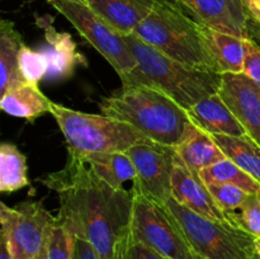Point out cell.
Listing matches in <instances>:
<instances>
[{"mask_svg": "<svg viewBox=\"0 0 260 259\" xmlns=\"http://www.w3.org/2000/svg\"><path fill=\"white\" fill-rule=\"evenodd\" d=\"M41 182L58 195V222L75 238L89 241L99 259H113L117 244L131 225L132 190L109 185L70 151L65 167Z\"/></svg>", "mask_w": 260, "mask_h": 259, "instance_id": "obj_1", "label": "cell"}, {"mask_svg": "<svg viewBox=\"0 0 260 259\" xmlns=\"http://www.w3.org/2000/svg\"><path fill=\"white\" fill-rule=\"evenodd\" d=\"M124 38L137 66L122 76V85H146L159 89L185 111L220 90L221 73L190 68L168 57L140 40L135 33Z\"/></svg>", "mask_w": 260, "mask_h": 259, "instance_id": "obj_2", "label": "cell"}, {"mask_svg": "<svg viewBox=\"0 0 260 259\" xmlns=\"http://www.w3.org/2000/svg\"><path fill=\"white\" fill-rule=\"evenodd\" d=\"M134 33L168 57L190 68L221 73L208 28L173 0H156L151 13Z\"/></svg>", "mask_w": 260, "mask_h": 259, "instance_id": "obj_3", "label": "cell"}, {"mask_svg": "<svg viewBox=\"0 0 260 259\" xmlns=\"http://www.w3.org/2000/svg\"><path fill=\"white\" fill-rule=\"evenodd\" d=\"M102 114L126 122L157 144L177 146L192 123L188 112L169 95L146 85H122L99 106Z\"/></svg>", "mask_w": 260, "mask_h": 259, "instance_id": "obj_4", "label": "cell"}, {"mask_svg": "<svg viewBox=\"0 0 260 259\" xmlns=\"http://www.w3.org/2000/svg\"><path fill=\"white\" fill-rule=\"evenodd\" d=\"M50 113L74 154L126 152L134 145L151 141L131 124L104 114L79 112L53 102Z\"/></svg>", "mask_w": 260, "mask_h": 259, "instance_id": "obj_5", "label": "cell"}, {"mask_svg": "<svg viewBox=\"0 0 260 259\" xmlns=\"http://www.w3.org/2000/svg\"><path fill=\"white\" fill-rule=\"evenodd\" d=\"M167 206L179 222L192 251L205 259H254L255 238L231 221L193 212L170 198Z\"/></svg>", "mask_w": 260, "mask_h": 259, "instance_id": "obj_6", "label": "cell"}, {"mask_svg": "<svg viewBox=\"0 0 260 259\" xmlns=\"http://www.w3.org/2000/svg\"><path fill=\"white\" fill-rule=\"evenodd\" d=\"M132 236L172 259H189V244L167 203L157 202L139 189H132Z\"/></svg>", "mask_w": 260, "mask_h": 259, "instance_id": "obj_7", "label": "cell"}, {"mask_svg": "<svg viewBox=\"0 0 260 259\" xmlns=\"http://www.w3.org/2000/svg\"><path fill=\"white\" fill-rule=\"evenodd\" d=\"M51 7L63 15L79 33L108 61L119 78L131 73L136 60L126 42L107 20L94 12L88 3L75 0H47Z\"/></svg>", "mask_w": 260, "mask_h": 259, "instance_id": "obj_8", "label": "cell"}, {"mask_svg": "<svg viewBox=\"0 0 260 259\" xmlns=\"http://www.w3.org/2000/svg\"><path fill=\"white\" fill-rule=\"evenodd\" d=\"M57 221L41 202L24 201L14 207L0 203V225L13 259H33L47 243Z\"/></svg>", "mask_w": 260, "mask_h": 259, "instance_id": "obj_9", "label": "cell"}, {"mask_svg": "<svg viewBox=\"0 0 260 259\" xmlns=\"http://www.w3.org/2000/svg\"><path fill=\"white\" fill-rule=\"evenodd\" d=\"M126 152L134 161L137 172V180L132 189H139L157 202L167 203L173 197L174 147L146 141L134 145Z\"/></svg>", "mask_w": 260, "mask_h": 259, "instance_id": "obj_10", "label": "cell"}, {"mask_svg": "<svg viewBox=\"0 0 260 259\" xmlns=\"http://www.w3.org/2000/svg\"><path fill=\"white\" fill-rule=\"evenodd\" d=\"M246 135L260 145V84L241 74H222L218 90Z\"/></svg>", "mask_w": 260, "mask_h": 259, "instance_id": "obj_11", "label": "cell"}, {"mask_svg": "<svg viewBox=\"0 0 260 259\" xmlns=\"http://www.w3.org/2000/svg\"><path fill=\"white\" fill-rule=\"evenodd\" d=\"M210 29L248 37V17L241 0H173Z\"/></svg>", "mask_w": 260, "mask_h": 259, "instance_id": "obj_12", "label": "cell"}, {"mask_svg": "<svg viewBox=\"0 0 260 259\" xmlns=\"http://www.w3.org/2000/svg\"><path fill=\"white\" fill-rule=\"evenodd\" d=\"M172 195L178 203L193 212L218 221H229L223 211L216 203L206 183L200 175L188 169L175 152V164L172 177Z\"/></svg>", "mask_w": 260, "mask_h": 259, "instance_id": "obj_13", "label": "cell"}, {"mask_svg": "<svg viewBox=\"0 0 260 259\" xmlns=\"http://www.w3.org/2000/svg\"><path fill=\"white\" fill-rule=\"evenodd\" d=\"M37 22L45 32L46 46L42 52L48 60L47 78L66 79L73 75L78 65L86 66L85 57L79 52L69 33L56 30L48 17L38 18Z\"/></svg>", "mask_w": 260, "mask_h": 259, "instance_id": "obj_14", "label": "cell"}, {"mask_svg": "<svg viewBox=\"0 0 260 259\" xmlns=\"http://www.w3.org/2000/svg\"><path fill=\"white\" fill-rule=\"evenodd\" d=\"M187 112L190 122L210 135H246L244 127L221 99L218 93L202 99L190 107Z\"/></svg>", "mask_w": 260, "mask_h": 259, "instance_id": "obj_15", "label": "cell"}, {"mask_svg": "<svg viewBox=\"0 0 260 259\" xmlns=\"http://www.w3.org/2000/svg\"><path fill=\"white\" fill-rule=\"evenodd\" d=\"M156 0H88V5L119 35L128 36L151 13Z\"/></svg>", "mask_w": 260, "mask_h": 259, "instance_id": "obj_16", "label": "cell"}, {"mask_svg": "<svg viewBox=\"0 0 260 259\" xmlns=\"http://www.w3.org/2000/svg\"><path fill=\"white\" fill-rule=\"evenodd\" d=\"M174 150L188 169L197 175H200L205 168L226 159L212 135L198 128L193 123L189 124L184 137L174 146Z\"/></svg>", "mask_w": 260, "mask_h": 259, "instance_id": "obj_17", "label": "cell"}, {"mask_svg": "<svg viewBox=\"0 0 260 259\" xmlns=\"http://www.w3.org/2000/svg\"><path fill=\"white\" fill-rule=\"evenodd\" d=\"M79 156L101 179L116 189H126L124 185L127 183H131L134 188L137 180V172L134 161L127 155V152H93V154L79 155Z\"/></svg>", "mask_w": 260, "mask_h": 259, "instance_id": "obj_18", "label": "cell"}, {"mask_svg": "<svg viewBox=\"0 0 260 259\" xmlns=\"http://www.w3.org/2000/svg\"><path fill=\"white\" fill-rule=\"evenodd\" d=\"M51 107L52 102L35 84L22 83L0 95V108L5 113L28 121L50 113Z\"/></svg>", "mask_w": 260, "mask_h": 259, "instance_id": "obj_19", "label": "cell"}, {"mask_svg": "<svg viewBox=\"0 0 260 259\" xmlns=\"http://www.w3.org/2000/svg\"><path fill=\"white\" fill-rule=\"evenodd\" d=\"M24 46L22 35L15 29L14 23L0 22V95L13 86L24 83L19 73L18 57Z\"/></svg>", "mask_w": 260, "mask_h": 259, "instance_id": "obj_20", "label": "cell"}, {"mask_svg": "<svg viewBox=\"0 0 260 259\" xmlns=\"http://www.w3.org/2000/svg\"><path fill=\"white\" fill-rule=\"evenodd\" d=\"M212 137L228 159L260 183V145L258 142L249 135H212Z\"/></svg>", "mask_w": 260, "mask_h": 259, "instance_id": "obj_21", "label": "cell"}, {"mask_svg": "<svg viewBox=\"0 0 260 259\" xmlns=\"http://www.w3.org/2000/svg\"><path fill=\"white\" fill-rule=\"evenodd\" d=\"M208 37L222 74H241L246 57V38L208 28Z\"/></svg>", "mask_w": 260, "mask_h": 259, "instance_id": "obj_22", "label": "cell"}, {"mask_svg": "<svg viewBox=\"0 0 260 259\" xmlns=\"http://www.w3.org/2000/svg\"><path fill=\"white\" fill-rule=\"evenodd\" d=\"M27 159L15 145L3 142L0 145V190L15 192L27 187Z\"/></svg>", "mask_w": 260, "mask_h": 259, "instance_id": "obj_23", "label": "cell"}, {"mask_svg": "<svg viewBox=\"0 0 260 259\" xmlns=\"http://www.w3.org/2000/svg\"><path fill=\"white\" fill-rule=\"evenodd\" d=\"M200 177L206 184L228 183L245 190L249 195H258L260 192V183L228 157L205 168L200 173Z\"/></svg>", "mask_w": 260, "mask_h": 259, "instance_id": "obj_24", "label": "cell"}, {"mask_svg": "<svg viewBox=\"0 0 260 259\" xmlns=\"http://www.w3.org/2000/svg\"><path fill=\"white\" fill-rule=\"evenodd\" d=\"M18 66L24 83L38 85V83L47 75L48 60L42 51H36L24 45L20 48Z\"/></svg>", "mask_w": 260, "mask_h": 259, "instance_id": "obj_25", "label": "cell"}, {"mask_svg": "<svg viewBox=\"0 0 260 259\" xmlns=\"http://www.w3.org/2000/svg\"><path fill=\"white\" fill-rule=\"evenodd\" d=\"M206 185L212 197L215 198L218 207L223 211L228 220L231 215L238 212L243 207L250 196L245 190L233 184H228V183H208Z\"/></svg>", "mask_w": 260, "mask_h": 259, "instance_id": "obj_26", "label": "cell"}, {"mask_svg": "<svg viewBox=\"0 0 260 259\" xmlns=\"http://www.w3.org/2000/svg\"><path fill=\"white\" fill-rule=\"evenodd\" d=\"M73 253L74 235L57 220L48 235L46 244V258L73 259Z\"/></svg>", "mask_w": 260, "mask_h": 259, "instance_id": "obj_27", "label": "cell"}, {"mask_svg": "<svg viewBox=\"0 0 260 259\" xmlns=\"http://www.w3.org/2000/svg\"><path fill=\"white\" fill-rule=\"evenodd\" d=\"M113 259H172L160 254L132 236L131 230L124 234L114 250Z\"/></svg>", "mask_w": 260, "mask_h": 259, "instance_id": "obj_28", "label": "cell"}, {"mask_svg": "<svg viewBox=\"0 0 260 259\" xmlns=\"http://www.w3.org/2000/svg\"><path fill=\"white\" fill-rule=\"evenodd\" d=\"M229 221L260 239V200L258 195H250L243 207L231 215Z\"/></svg>", "mask_w": 260, "mask_h": 259, "instance_id": "obj_29", "label": "cell"}, {"mask_svg": "<svg viewBox=\"0 0 260 259\" xmlns=\"http://www.w3.org/2000/svg\"><path fill=\"white\" fill-rule=\"evenodd\" d=\"M243 74L260 84V46L251 38H246V57Z\"/></svg>", "mask_w": 260, "mask_h": 259, "instance_id": "obj_30", "label": "cell"}, {"mask_svg": "<svg viewBox=\"0 0 260 259\" xmlns=\"http://www.w3.org/2000/svg\"><path fill=\"white\" fill-rule=\"evenodd\" d=\"M73 259H99V256L89 241L74 236Z\"/></svg>", "mask_w": 260, "mask_h": 259, "instance_id": "obj_31", "label": "cell"}, {"mask_svg": "<svg viewBox=\"0 0 260 259\" xmlns=\"http://www.w3.org/2000/svg\"><path fill=\"white\" fill-rule=\"evenodd\" d=\"M249 22L260 27V0H241Z\"/></svg>", "mask_w": 260, "mask_h": 259, "instance_id": "obj_32", "label": "cell"}, {"mask_svg": "<svg viewBox=\"0 0 260 259\" xmlns=\"http://www.w3.org/2000/svg\"><path fill=\"white\" fill-rule=\"evenodd\" d=\"M0 259H13L7 240L3 235H0Z\"/></svg>", "mask_w": 260, "mask_h": 259, "instance_id": "obj_33", "label": "cell"}, {"mask_svg": "<svg viewBox=\"0 0 260 259\" xmlns=\"http://www.w3.org/2000/svg\"><path fill=\"white\" fill-rule=\"evenodd\" d=\"M46 244H47V243H46ZM33 259H47V258H46V245L43 246L42 250H41L40 253H38L37 255H36Z\"/></svg>", "mask_w": 260, "mask_h": 259, "instance_id": "obj_34", "label": "cell"}, {"mask_svg": "<svg viewBox=\"0 0 260 259\" xmlns=\"http://www.w3.org/2000/svg\"><path fill=\"white\" fill-rule=\"evenodd\" d=\"M255 250L256 254L260 256V239H255Z\"/></svg>", "mask_w": 260, "mask_h": 259, "instance_id": "obj_35", "label": "cell"}, {"mask_svg": "<svg viewBox=\"0 0 260 259\" xmlns=\"http://www.w3.org/2000/svg\"><path fill=\"white\" fill-rule=\"evenodd\" d=\"M189 259H205V258H202V256H201V255H198V254H196L194 251H192V254H190Z\"/></svg>", "mask_w": 260, "mask_h": 259, "instance_id": "obj_36", "label": "cell"}, {"mask_svg": "<svg viewBox=\"0 0 260 259\" xmlns=\"http://www.w3.org/2000/svg\"><path fill=\"white\" fill-rule=\"evenodd\" d=\"M75 2H81V3H88V0H75Z\"/></svg>", "mask_w": 260, "mask_h": 259, "instance_id": "obj_37", "label": "cell"}, {"mask_svg": "<svg viewBox=\"0 0 260 259\" xmlns=\"http://www.w3.org/2000/svg\"><path fill=\"white\" fill-rule=\"evenodd\" d=\"M254 259H260V256L258 255V254H255V256H254Z\"/></svg>", "mask_w": 260, "mask_h": 259, "instance_id": "obj_38", "label": "cell"}, {"mask_svg": "<svg viewBox=\"0 0 260 259\" xmlns=\"http://www.w3.org/2000/svg\"><path fill=\"white\" fill-rule=\"evenodd\" d=\"M258 197H259V200H260V192L258 193Z\"/></svg>", "mask_w": 260, "mask_h": 259, "instance_id": "obj_39", "label": "cell"}]
</instances>
